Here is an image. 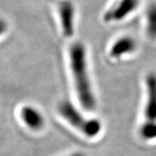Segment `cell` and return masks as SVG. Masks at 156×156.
Listing matches in <instances>:
<instances>
[{
	"mask_svg": "<svg viewBox=\"0 0 156 156\" xmlns=\"http://www.w3.org/2000/svg\"><path fill=\"white\" fill-rule=\"evenodd\" d=\"M69 156H85L84 154H79V153H77V154H71V155Z\"/></svg>",
	"mask_w": 156,
	"mask_h": 156,
	"instance_id": "cell-11",
	"label": "cell"
},
{
	"mask_svg": "<svg viewBox=\"0 0 156 156\" xmlns=\"http://www.w3.org/2000/svg\"><path fill=\"white\" fill-rule=\"evenodd\" d=\"M138 5L139 0H119L104 14V20L106 22H117L122 20L133 12Z\"/></svg>",
	"mask_w": 156,
	"mask_h": 156,
	"instance_id": "cell-3",
	"label": "cell"
},
{
	"mask_svg": "<svg viewBox=\"0 0 156 156\" xmlns=\"http://www.w3.org/2000/svg\"><path fill=\"white\" fill-rule=\"evenodd\" d=\"M136 48V43L134 39L129 37H124L118 39L113 44L110 50L112 57L119 58L125 54L133 52Z\"/></svg>",
	"mask_w": 156,
	"mask_h": 156,
	"instance_id": "cell-7",
	"label": "cell"
},
{
	"mask_svg": "<svg viewBox=\"0 0 156 156\" xmlns=\"http://www.w3.org/2000/svg\"><path fill=\"white\" fill-rule=\"evenodd\" d=\"M147 89V101L145 116L147 122H156V75L149 74L146 80Z\"/></svg>",
	"mask_w": 156,
	"mask_h": 156,
	"instance_id": "cell-5",
	"label": "cell"
},
{
	"mask_svg": "<svg viewBox=\"0 0 156 156\" xmlns=\"http://www.w3.org/2000/svg\"><path fill=\"white\" fill-rule=\"evenodd\" d=\"M140 135L143 139L152 140L156 138V122H147L140 129Z\"/></svg>",
	"mask_w": 156,
	"mask_h": 156,
	"instance_id": "cell-9",
	"label": "cell"
},
{
	"mask_svg": "<svg viewBox=\"0 0 156 156\" xmlns=\"http://www.w3.org/2000/svg\"><path fill=\"white\" fill-rule=\"evenodd\" d=\"M147 32L151 39H156V4L151 5L147 11Z\"/></svg>",
	"mask_w": 156,
	"mask_h": 156,
	"instance_id": "cell-8",
	"label": "cell"
},
{
	"mask_svg": "<svg viewBox=\"0 0 156 156\" xmlns=\"http://www.w3.org/2000/svg\"><path fill=\"white\" fill-rule=\"evenodd\" d=\"M7 30H8V23L4 18L0 17V36L5 33Z\"/></svg>",
	"mask_w": 156,
	"mask_h": 156,
	"instance_id": "cell-10",
	"label": "cell"
},
{
	"mask_svg": "<svg viewBox=\"0 0 156 156\" xmlns=\"http://www.w3.org/2000/svg\"><path fill=\"white\" fill-rule=\"evenodd\" d=\"M21 117L29 128L33 130H39L44 127V120L42 114L32 107H23L21 110Z\"/></svg>",
	"mask_w": 156,
	"mask_h": 156,
	"instance_id": "cell-6",
	"label": "cell"
},
{
	"mask_svg": "<svg viewBox=\"0 0 156 156\" xmlns=\"http://www.w3.org/2000/svg\"><path fill=\"white\" fill-rule=\"evenodd\" d=\"M59 15L62 31L65 37H72L75 29V7L69 0H64L59 5Z\"/></svg>",
	"mask_w": 156,
	"mask_h": 156,
	"instance_id": "cell-4",
	"label": "cell"
},
{
	"mask_svg": "<svg viewBox=\"0 0 156 156\" xmlns=\"http://www.w3.org/2000/svg\"><path fill=\"white\" fill-rule=\"evenodd\" d=\"M62 116L89 137H95L99 134L101 126L97 120H86L69 101H62L58 106Z\"/></svg>",
	"mask_w": 156,
	"mask_h": 156,
	"instance_id": "cell-2",
	"label": "cell"
},
{
	"mask_svg": "<svg viewBox=\"0 0 156 156\" xmlns=\"http://www.w3.org/2000/svg\"><path fill=\"white\" fill-rule=\"evenodd\" d=\"M69 58L78 99L83 108L93 110L95 108V99L89 82L86 52L83 44L76 43L70 47Z\"/></svg>",
	"mask_w": 156,
	"mask_h": 156,
	"instance_id": "cell-1",
	"label": "cell"
}]
</instances>
